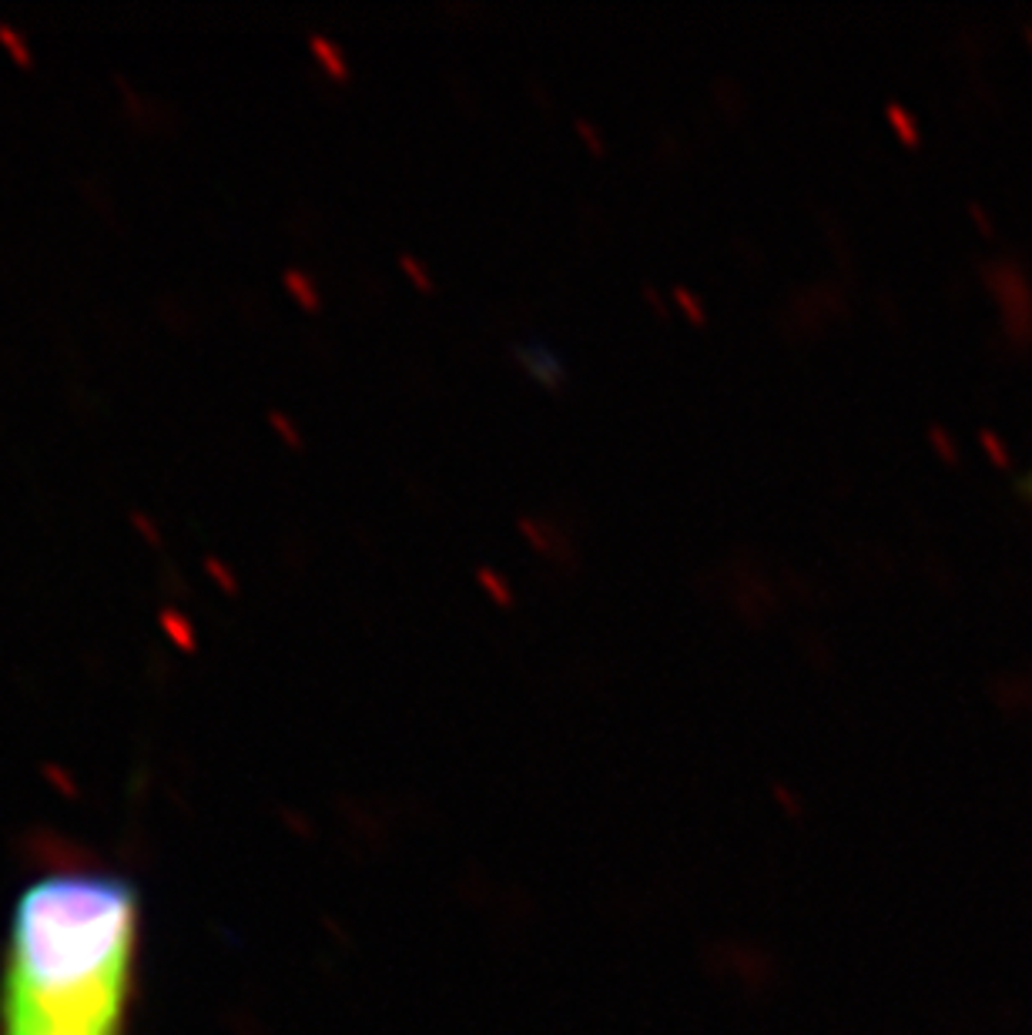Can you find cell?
<instances>
[{
  "label": "cell",
  "instance_id": "cell-1",
  "mask_svg": "<svg viewBox=\"0 0 1032 1035\" xmlns=\"http://www.w3.org/2000/svg\"><path fill=\"white\" fill-rule=\"evenodd\" d=\"M141 892L108 868H51L17 892L0 962V1029L128 1035Z\"/></svg>",
  "mask_w": 1032,
  "mask_h": 1035
},
{
  "label": "cell",
  "instance_id": "cell-2",
  "mask_svg": "<svg viewBox=\"0 0 1032 1035\" xmlns=\"http://www.w3.org/2000/svg\"><path fill=\"white\" fill-rule=\"evenodd\" d=\"M509 356L520 362L526 373L537 379L540 386L560 389L564 382H567V365H564V359L553 352V345L530 339V342H516V345H513V349H509Z\"/></svg>",
  "mask_w": 1032,
  "mask_h": 1035
},
{
  "label": "cell",
  "instance_id": "cell-3",
  "mask_svg": "<svg viewBox=\"0 0 1032 1035\" xmlns=\"http://www.w3.org/2000/svg\"><path fill=\"white\" fill-rule=\"evenodd\" d=\"M308 51H312V58L319 60L332 81H349L352 71H349V64H346L342 47H339L335 41L322 37V34H308Z\"/></svg>",
  "mask_w": 1032,
  "mask_h": 1035
},
{
  "label": "cell",
  "instance_id": "cell-4",
  "mask_svg": "<svg viewBox=\"0 0 1032 1035\" xmlns=\"http://www.w3.org/2000/svg\"><path fill=\"white\" fill-rule=\"evenodd\" d=\"M282 285L289 288V295L299 305H302V309H308V312L322 309L319 288H316V282H312V278H308L302 269H285V272H282Z\"/></svg>",
  "mask_w": 1032,
  "mask_h": 1035
},
{
  "label": "cell",
  "instance_id": "cell-5",
  "mask_svg": "<svg viewBox=\"0 0 1032 1035\" xmlns=\"http://www.w3.org/2000/svg\"><path fill=\"white\" fill-rule=\"evenodd\" d=\"M161 630L172 637V644H175L178 650H185V654H191V650L198 647L195 644V627H191V620L181 614V610H175V606H168V610H161Z\"/></svg>",
  "mask_w": 1032,
  "mask_h": 1035
},
{
  "label": "cell",
  "instance_id": "cell-6",
  "mask_svg": "<svg viewBox=\"0 0 1032 1035\" xmlns=\"http://www.w3.org/2000/svg\"><path fill=\"white\" fill-rule=\"evenodd\" d=\"M0 44H4V51H7L20 68H34V54H30L28 41H24L11 24H0Z\"/></svg>",
  "mask_w": 1032,
  "mask_h": 1035
},
{
  "label": "cell",
  "instance_id": "cell-7",
  "mask_svg": "<svg viewBox=\"0 0 1032 1035\" xmlns=\"http://www.w3.org/2000/svg\"><path fill=\"white\" fill-rule=\"evenodd\" d=\"M476 580H480L483 590L493 597L496 604H513V600H516V597H513V590H509V583L500 574H496L493 566H486V563H483L480 570H476Z\"/></svg>",
  "mask_w": 1032,
  "mask_h": 1035
},
{
  "label": "cell",
  "instance_id": "cell-8",
  "mask_svg": "<svg viewBox=\"0 0 1032 1035\" xmlns=\"http://www.w3.org/2000/svg\"><path fill=\"white\" fill-rule=\"evenodd\" d=\"M268 426H272V429H276L278 436H282V439H285V443H289L292 449H302V446H306V436L299 432V426H295V422H292V419L285 416V413H278V409H268Z\"/></svg>",
  "mask_w": 1032,
  "mask_h": 1035
},
{
  "label": "cell",
  "instance_id": "cell-9",
  "mask_svg": "<svg viewBox=\"0 0 1032 1035\" xmlns=\"http://www.w3.org/2000/svg\"><path fill=\"white\" fill-rule=\"evenodd\" d=\"M204 574L212 576L225 593H232V597L238 593V580H235V574L219 560V557H204Z\"/></svg>",
  "mask_w": 1032,
  "mask_h": 1035
},
{
  "label": "cell",
  "instance_id": "cell-10",
  "mask_svg": "<svg viewBox=\"0 0 1032 1035\" xmlns=\"http://www.w3.org/2000/svg\"><path fill=\"white\" fill-rule=\"evenodd\" d=\"M399 269H403V272H406L409 278L416 282V288H422V292H433V285H436V282H433V275L422 269V261L412 259L409 252H403V255H399Z\"/></svg>",
  "mask_w": 1032,
  "mask_h": 1035
},
{
  "label": "cell",
  "instance_id": "cell-11",
  "mask_svg": "<svg viewBox=\"0 0 1032 1035\" xmlns=\"http://www.w3.org/2000/svg\"><path fill=\"white\" fill-rule=\"evenodd\" d=\"M674 302L681 305L684 312H687V316H691V322H698V325H704V322H708V316H704V309H700V302L698 299H694V295H691V292H687V288H674Z\"/></svg>",
  "mask_w": 1032,
  "mask_h": 1035
},
{
  "label": "cell",
  "instance_id": "cell-12",
  "mask_svg": "<svg viewBox=\"0 0 1032 1035\" xmlns=\"http://www.w3.org/2000/svg\"><path fill=\"white\" fill-rule=\"evenodd\" d=\"M516 526H520V530L526 533V540H530V543H533V547H537L540 553H550V540L543 536V530H540V526L533 523V519H530V517H520V519H516Z\"/></svg>",
  "mask_w": 1032,
  "mask_h": 1035
},
{
  "label": "cell",
  "instance_id": "cell-13",
  "mask_svg": "<svg viewBox=\"0 0 1032 1035\" xmlns=\"http://www.w3.org/2000/svg\"><path fill=\"white\" fill-rule=\"evenodd\" d=\"M132 523H134V530L141 533V536H145V540L151 543V547H161V533H158V526H155V523H151V519H148L145 513H141V509H132Z\"/></svg>",
  "mask_w": 1032,
  "mask_h": 1035
},
{
  "label": "cell",
  "instance_id": "cell-14",
  "mask_svg": "<svg viewBox=\"0 0 1032 1035\" xmlns=\"http://www.w3.org/2000/svg\"><path fill=\"white\" fill-rule=\"evenodd\" d=\"M573 128L580 131L583 141L590 144V148H594L596 155H604V151H607V144H604V138H600V131H596L594 124H590V121H583V117H577V121H573Z\"/></svg>",
  "mask_w": 1032,
  "mask_h": 1035
},
{
  "label": "cell",
  "instance_id": "cell-15",
  "mask_svg": "<svg viewBox=\"0 0 1032 1035\" xmlns=\"http://www.w3.org/2000/svg\"><path fill=\"white\" fill-rule=\"evenodd\" d=\"M888 117H892V124L901 131L905 141H916V131H912V124H908V117H905V111H901L899 104H888Z\"/></svg>",
  "mask_w": 1032,
  "mask_h": 1035
},
{
  "label": "cell",
  "instance_id": "cell-16",
  "mask_svg": "<svg viewBox=\"0 0 1032 1035\" xmlns=\"http://www.w3.org/2000/svg\"><path fill=\"white\" fill-rule=\"evenodd\" d=\"M0 1035H37V1032H17V1029H0Z\"/></svg>",
  "mask_w": 1032,
  "mask_h": 1035
}]
</instances>
